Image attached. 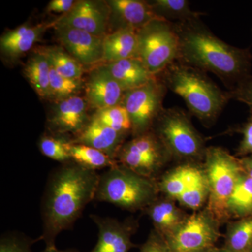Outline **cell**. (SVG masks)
<instances>
[{"mask_svg":"<svg viewBox=\"0 0 252 252\" xmlns=\"http://www.w3.org/2000/svg\"><path fill=\"white\" fill-rule=\"evenodd\" d=\"M210 189L204 170H200L196 178L187 190L177 199L181 205L193 210H198L208 200Z\"/></svg>","mask_w":252,"mask_h":252,"instance_id":"cell-30","label":"cell"},{"mask_svg":"<svg viewBox=\"0 0 252 252\" xmlns=\"http://www.w3.org/2000/svg\"><path fill=\"white\" fill-rule=\"evenodd\" d=\"M175 26L180 40L178 61L215 74L229 91L252 75V54L249 48L227 44L200 18Z\"/></svg>","mask_w":252,"mask_h":252,"instance_id":"cell-2","label":"cell"},{"mask_svg":"<svg viewBox=\"0 0 252 252\" xmlns=\"http://www.w3.org/2000/svg\"><path fill=\"white\" fill-rule=\"evenodd\" d=\"M42 252H81L76 249H67V250H59L56 246L46 247Z\"/></svg>","mask_w":252,"mask_h":252,"instance_id":"cell-39","label":"cell"},{"mask_svg":"<svg viewBox=\"0 0 252 252\" xmlns=\"http://www.w3.org/2000/svg\"><path fill=\"white\" fill-rule=\"evenodd\" d=\"M126 93L102 67L91 73L86 86L88 102L97 110L122 104Z\"/></svg>","mask_w":252,"mask_h":252,"instance_id":"cell-14","label":"cell"},{"mask_svg":"<svg viewBox=\"0 0 252 252\" xmlns=\"http://www.w3.org/2000/svg\"><path fill=\"white\" fill-rule=\"evenodd\" d=\"M137 34V59L152 75H158L178 59L180 40L173 23L154 20L139 30Z\"/></svg>","mask_w":252,"mask_h":252,"instance_id":"cell-7","label":"cell"},{"mask_svg":"<svg viewBox=\"0 0 252 252\" xmlns=\"http://www.w3.org/2000/svg\"><path fill=\"white\" fill-rule=\"evenodd\" d=\"M103 57L107 63L121 60L137 59L138 34L130 28H119L103 38Z\"/></svg>","mask_w":252,"mask_h":252,"instance_id":"cell-19","label":"cell"},{"mask_svg":"<svg viewBox=\"0 0 252 252\" xmlns=\"http://www.w3.org/2000/svg\"><path fill=\"white\" fill-rule=\"evenodd\" d=\"M154 230L165 239L170 238L180 228L187 218L171 199L157 200L147 208Z\"/></svg>","mask_w":252,"mask_h":252,"instance_id":"cell-21","label":"cell"},{"mask_svg":"<svg viewBox=\"0 0 252 252\" xmlns=\"http://www.w3.org/2000/svg\"><path fill=\"white\" fill-rule=\"evenodd\" d=\"M50 69L49 61L41 51L33 55L23 69L25 77L42 98H50Z\"/></svg>","mask_w":252,"mask_h":252,"instance_id":"cell-23","label":"cell"},{"mask_svg":"<svg viewBox=\"0 0 252 252\" xmlns=\"http://www.w3.org/2000/svg\"><path fill=\"white\" fill-rule=\"evenodd\" d=\"M88 122L85 100L74 95L58 101L49 118V128L56 135H75Z\"/></svg>","mask_w":252,"mask_h":252,"instance_id":"cell-13","label":"cell"},{"mask_svg":"<svg viewBox=\"0 0 252 252\" xmlns=\"http://www.w3.org/2000/svg\"><path fill=\"white\" fill-rule=\"evenodd\" d=\"M113 14L120 22L121 28L138 31L158 17L148 1L140 0H112L108 1ZM162 20V19H161Z\"/></svg>","mask_w":252,"mask_h":252,"instance_id":"cell-17","label":"cell"},{"mask_svg":"<svg viewBox=\"0 0 252 252\" xmlns=\"http://www.w3.org/2000/svg\"><path fill=\"white\" fill-rule=\"evenodd\" d=\"M166 86L158 76L145 85L126 91L122 104L132 122L133 136L151 130L164 109Z\"/></svg>","mask_w":252,"mask_h":252,"instance_id":"cell-9","label":"cell"},{"mask_svg":"<svg viewBox=\"0 0 252 252\" xmlns=\"http://www.w3.org/2000/svg\"><path fill=\"white\" fill-rule=\"evenodd\" d=\"M205 172L210 194L206 210L219 222L229 218L228 201L244 172L240 159L219 147L206 149Z\"/></svg>","mask_w":252,"mask_h":252,"instance_id":"cell-5","label":"cell"},{"mask_svg":"<svg viewBox=\"0 0 252 252\" xmlns=\"http://www.w3.org/2000/svg\"><path fill=\"white\" fill-rule=\"evenodd\" d=\"M157 76L168 90L185 101L190 114L206 126L216 122L231 99L229 91L220 89L206 72L178 60Z\"/></svg>","mask_w":252,"mask_h":252,"instance_id":"cell-3","label":"cell"},{"mask_svg":"<svg viewBox=\"0 0 252 252\" xmlns=\"http://www.w3.org/2000/svg\"><path fill=\"white\" fill-rule=\"evenodd\" d=\"M70 154L72 162L94 171L118 165L116 160L107 154L84 144L73 143Z\"/></svg>","mask_w":252,"mask_h":252,"instance_id":"cell-26","label":"cell"},{"mask_svg":"<svg viewBox=\"0 0 252 252\" xmlns=\"http://www.w3.org/2000/svg\"><path fill=\"white\" fill-rule=\"evenodd\" d=\"M229 91L231 99L247 104L252 109V75Z\"/></svg>","mask_w":252,"mask_h":252,"instance_id":"cell-35","label":"cell"},{"mask_svg":"<svg viewBox=\"0 0 252 252\" xmlns=\"http://www.w3.org/2000/svg\"><path fill=\"white\" fill-rule=\"evenodd\" d=\"M243 139L240 142L237 155L245 157L252 155V113L240 129Z\"/></svg>","mask_w":252,"mask_h":252,"instance_id":"cell-36","label":"cell"},{"mask_svg":"<svg viewBox=\"0 0 252 252\" xmlns=\"http://www.w3.org/2000/svg\"><path fill=\"white\" fill-rule=\"evenodd\" d=\"M94 116L119 133L127 135L129 132H132L130 117L123 104L97 110Z\"/></svg>","mask_w":252,"mask_h":252,"instance_id":"cell-31","label":"cell"},{"mask_svg":"<svg viewBox=\"0 0 252 252\" xmlns=\"http://www.w3.org/2000/svg\"><path fill=\"white\" fill-rule=\"evenodd\" d=\"M171 158L157 134L151 130L123 144L116 160L139 175L154 179Z\"/></svg>","mask_w":252,"mask_h":252,"instance_id":"cell-8","label":"cell"},{"mask_svg":"<svg viewBox=\"0 0 252 252\" xmlns=\"http://www.w3.org/2000/svg\"><path fill=\"white\" fill-rule=\"evenodd\" d=\"M99 174L70 161L49 174L42 198V233L39 240L56 246L58 235L72 229L84 209L94 200Z\"/></svg>","mask_w":252,"mask_h":252,"instance_id":"cell-1","label":"cell"},{"mask_svg":"<svg viewBox=\"0 0 252 252\" xmlns=\"http://www.w3.org/2000/svg\"></svg>","mask_w":252,"mask_h":252,"instance_id":"cell-43","label":"cell"},{"mask_svg":"<svg viewBox=\"0 0 252 252\" xmlns=\"http://www.w3.org/2000/svg\"><path fill=\"white\" fill-rule=\"evenodd\" d=\"M213 248L207 249V250H200V251H195L191 252H213Z\"/></svg>","mask_w":252,"mask_h":252,"instance_id":"cell-41","label":"cell"},{"mask_svg":"<svg viewBox=\"0 0 252 252\" xmlns=\"http://www.w3.org/2000/svg\"><path fill=\"white\" fill-rule=\"evenodd\" d=\"M98 229L97 242L89 252H129L135 247L131 238L136 225L132 220L119 221L111 217L91 215Z\"/></svg>","mask_w":252,"mask_h":252,"instance_id":"cell-11","label":"cell"},{"mask_svg":"<svg viewBox=\"0 0 252 252\" xmlns=\"http://www.w3.org/2000/svg\"><path fill=\"white\" fill-rule=\"evenodd\" d=\"M240 160L244 172L250 177H252V155L243 157L241 159H240Z\"/></svg>","mask_w":252,"mask_h":252,"instance_id":"cell-38","label":"cell"},{"mask_svg":"<svg viewBox=\"0 0 252 252\" xmlns=\"http://www.w3.org/2000/svg\"><path fill=\"white\" fill-rule=\"evenodd\" d=\"M155 124L154 131L171 157L186 160L204 158L207 148L203 137L183 109L164 108Z\"/></svg>","mask_w":252,"mask_h":252,"instance_id":"cell-6","label":"cell"},{"mask_svg":"<svg viewBox=\"0 0 252 252\" xmlns=\"http://www.w3.org/2000/svg\"><path fill=\"white\" fill-rule=\"evenodd\" d=\"M76 2L77 1L73 0H52L49 3L47 9L51 12L67 14L72 9Z\"/></svg>","mask_w":252,"mask_h":252,"instance_id":"cell-37","label":"cell"},{"mask_svg":"<svg viewBox=\"0 0 252 252\" xmlns=\"http://www.w3.org/2000/svg\"><path fill=\"white\" fill-rule=\"evenodd\" d=\"M150 4L158 17L173 24L199 19L204 15L193 11L187 0H156Z\"/></svg>","mask_w":252,"mask_h":252,"instance_id":"cell-24","label":"cell"},{"mask_svg":"<svg viewBox=\"0 0 252 252\" xmlns=\"http://www.w3.org/2000/svg\"><path fill=\"white\" fill-rule=\"evenodd\" d=\"M41 52L45 55L51 67L60 75L72 79H81L82 77V64L61 48H46Z\"/></svg>","mask_w":252,"mask_h":252,"instance_id":"cell-28","label":"cell"},{"mask_svg":"<svg viewBox=\"0 0 252 252\" xmlns=\"http://www.w3.org/2000/svg\"><path fill=\"white\" fill-rule=\"evenodd\" d=\"M126 137L93 116L85 126L75 134L72 142L98 149L116 160Z\"/></svg>","mask_w":252,"mask_h":252,"instance_id":"cell-15","label":"cell"},{"mask_svg":"<svg viewBox=\"0 0 252 252\" xmlns=\"http://www.w3.org/2000/svg\"><path fill=\"white\" fill-rule=\"evenodd\" d=\"M220 236L218 220L205 210L187 217L166 240L173 252H191L215 248Z\"/></svg>","mask_w":252,"mask_h":252,"instance_id":"cell-10","label":"cell"},{"mask_svg":"<svg viewBox=\"0 0 252 252\" xmlns=\"http://www.w3.org/2000/svg\"><path fill=\"white\" fill-rule=\"evenodd\" d=\"M157 183L118 164L99 174L94 200L130 212L147 209L157 200Z\"/></svg>","mask_w":252,"mask_h":252,"instance_id":"cell-4","label":"cell"},{"mask_svg":"<svg viewBox=\"0 0 252 252\" xmlns=\"http://www.w3.org/2000/svg\"><path fill=\"white\" fill-rule=\"evenodd\" d=\"M51 66V64H50ZM82 88L81 79H72L58 74L51 66L50 69V98L58 101L77 95Z\"/></svg>","mask_w":252,"mask_h":252,"instance_id":"cell-32","label":"cell"},{"mask_svg":"<svg viewBox=\"0 0 252 252\" xmlns=\"http://www.w3.org/2000/svg\"><path fill=\"white\" fill-rule=\"evenodd\" d=\"M39 239L34 240L19 232H8L0 239V252H32V246Z\"/></svg>","mask_w":252,"mask_h":252,"instance_id":"cell-33","label":"cell"},{"mask_svg":"<svg viewBox=\"0 0 252 252\" xmlns=\"http://www.w3.org/2000/svg\"><path fill=\"white\" fill-rule=\"evenodd\" d=\"M250 252H252V250H251V251H250Z\"/></svg>","mask_w":252,"mask_h":252,"instance_id":"cell-42","label":"cell"},{"mask_svg":"<svg viewBox=\"0 0 252 252\" xmlns=\"http://www.w3.org/2000/svg\"><path fill=\"white\" fill-rule=\"evenodd\" d=\"M55 26L60 42L82 65H91L102 61L103 38L76 28Z\"/></svg>","mask_w":252,"mask_h":252,"instance_id":"cell-12","label":"cell"},{"mask_svg":"<svg viewBox=\"0 0 252 252\" xmlns=\"http://www.w3.org/2000/svg\"><path fill=\"white\" fill-rule=\"evenodd\" d=\"M233 252L231 251H230V250H227V249H225V248H217L216 247H215L213 249V252Z\"/></svg>","mask_w":252,"mask_h":252,"instance_id":"cell-40","label":"cell"},{"mask_svg":"<svg viewBox=\"0 0 252 252\" xmlns=\"http://www.w3.org/2000/svg\"><path fill=\"white\" fill-rule=\"evenodd\" d=\"M223 248L233 252L252 250V215L232 222L227 228Z\"/></svg>","mask_w":252,"mask_h":252,"instance_id":"cell-27","label":"cell"},{"mask_svg":"<svg viewBox=\"0 0 252 252\" xmlns=\"http://www.w3.org/2000/svg\"><path fill=\"white\" fill-rule=\"evenodd\" d=\"M72 144V140H68L64 135L53 134L41 136L38 145L43 155L64 164L72 161L70 152Z\"/></svg>","mask_w":252,"mask_h":252,"instance_id":"cell-29","label":"cell"},{"mask_svg":"<svg viewBox=\"0 0 252 252\" xmlns=\"http://www.w3.org/2000/svg\"><path fill=\"white\" fill-rule=\"evenodd\" d=\"M139 252H173L162 235L154 230L151 232L145 243L142 244Z\"/></svg>","mask_w":252,"mask_h":252,"instance_id":"cell-34","label":"cell"},{"mask_svg":"<svg viewBox=\"0 0 252 252\" xmlns=\"http://www.w3.org/2000/svg\"><path fill=\"white\" fill-rule=\"evenodd\" d=\"M102 67L126 91L145 85L156 77L152 75L138 59L121 60L106 63Z\"/></svg>","mask_w":252,"mask_h":252,"instance_id":"cell-18","label":"cell"},{"mask_svg":"<svg viewBox=\"0 0 252 252\" xmlns=\"http://www.w3.org/2000/svg\"><path fill=\"white\" fill-rule=\"evenodd\" d=\"M201 169L190 164H185L175 167L162 176L157 186L159 191L167 198L177 199L193 183Z\"/></svg>","mask_w":252,"mask_h":252,"instance_id":"cell-22","label":"cell"},{"mask_svg":"<svg viewBox=\"0 0 252 252\" xmlns=\"http://www.w3.org/2000/svg\"><path fill=\"white\" fill-rule=\"evenodd\" d=\"M228 213L238 220L252 215V177L244 172L228 199Z\"/></svg>","mask_w":252,"mask_h":252,"instance_id":"cell-25","label":"cell"},{"mask_svg":"<svg viewBox=\"0 0 252 252\" xmlns=\"http://www.w3.org/2000/svg\"><path fill=\"white\" fill-rule=\"evenodd\" d=\"M107 24V15L98 5L94 1L82 0L77 1L72 9L54 25L76 28L102 37Z\"/></svg>","mask_w":252,"mask_h":252,"instance_id":"cell-16","label":"cell"},{"mask_svg":"<svg viewBox=\"0 0 252 252\" xmlns=\"http://www.w3.org/2000/svg\"><path fill=\"white\" fill-rule=\"evenodd\" d=\"M47 25L35 26H19L4 33L0 39V48L2 54L15 59L31 50L46 31Z\"/></svg>","mask_w":252,"mask_h":252,"instance_id":"cell-20","label":"cell"}]
</instances>
